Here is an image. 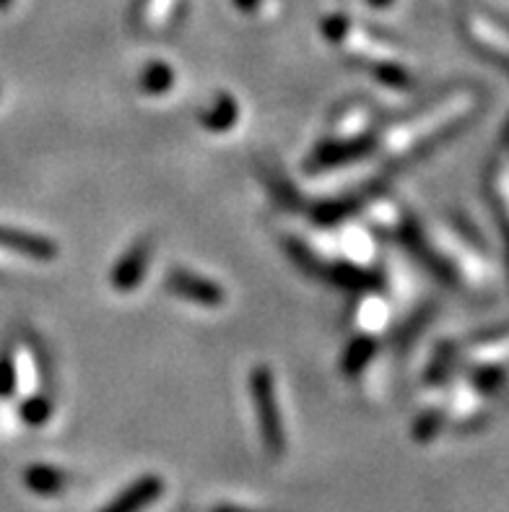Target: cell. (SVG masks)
<instances>
[{
	"mask_svg": "<svg viewBox=\"0 0 509 512\" xmlns=\"http://www.w3.org/2000/svg\"><path fill=\"white\" fill-rule=\"evenodd\" d=\"M374 115L369 107L364 104H351L341 115L336 117L333 130H330V138L333 141H364L369 130H372Z\"/></svg>",
	"mask_w": 509,
	"mask_h": 512,
	"instance_id": "9c48e42d",
	"label": "cell"
},
{
	"mask_svg": "<svg viewBox=\"0 0 509 512\" xmlns=\"http://www.w3.org/2000/svg\"><path fill=\"white\" fill-rule=\"evenodd\" d=\"M369 146L364 141H333L330 138L325 146L315 149L310 156V169L312 172H325V169H338L343 164H351L356 159L367 154Z\"/></svg>",
	"mask_w": 509,
	"mask_h": 512,
	"instance_id": "ba28073f",
	"label": "cell"
},
{
	"mask_svg": "<svg viewBox=\"0 0 509 512\" xmlns=\"http://www.w3.org/2000/svg\"><path fill=\"white\" fill-rule=\"evenodd\" d=\"M200 125L211 133H226L232 130L239 120V104L237 99L229 97V94H219L208 104V110L200 112Z\"/></svg>",
	"mask_w": 509,
	"mask_h": 512,
	"instance_id": "8fae6325",
	"label": "cell"
},
{
	"mask_svg": "<svg viewBox=\"0 0 509 512\" xmlns=\"http://www.w3.org/2000/svg\"><path fill=\"white\" fill-rule=\"evenodd\" d=\"M465 110H468V99L465 97L447 99L445 104H437L434 110L411 117L406 123L385 130L380 138L382 151H385L387 156H406L408 151H413L424 141H429V138H434L437 133H442L450 123H455Z\"/></svg>",
	"mask_w": 509,
	"mask_h": 512,
	"instance_id": "6da1fadb",
	"label": "cell"
},
{
	"mask_svg": "<svg viewBox=\"0 0 509 512\" xmlns=\"http://www.w3.org/2000/svg\"><path fill=\"white\" fill-rule=\"evenodd\" d=\"M374 357V338L369 333H361L359 338H354L351 344L346 346V354H343V372L346 375H359Z\"/></svg>",
	"mask_w": 509,
	"mask_h": 512,
	"instance_id": "2e32d148",
	"label": "cell"
},
{
	"mask_svg": "<svg viewBox=\"0 0 509 512\" xmlns=\"http://www.w3.org/2000/svg\"><path fill=\"white\" fill-rule=\"evenodd\" d=\"M0 247L8 250V253L24 255L29 260H52L58 255V247L52 245L47 237H39V234H29L24 229L11 227H0Z\"/></svg>",
	"mask_w": 509,
	"mask_h": 512,
	"instance_id": "8992f818",
	"label": "cell"
},
{
	"mask_svg": "<svg viewBox=\"0 0 509 512\" xmlns=\"http://www.w3.org/2000/svg\"><path fill=\"white\" fill-rule=\"evenodd\" d=\"M374 78L380 81V84L390 86V89H408L411 84V76L403 65H398L395 60H385V63H374L372 65Z\"/></svg>",
	"mask_w": 509,
	"mask_h": 512,
	"instance_id": "7402d4cb",
	"label": "cell"
},
{
	"mask_svg": "<svg viewBox=\"0 0 509 512\" xmlns=\"http://www.w3.org/2000/svg\"><path fill=\"white\" fill-rule=\"evenodd\" d=\"M439 427H442V416L434 414L432 411V414H424L419 422H416V427H413V435H416V440L419 442H429L434 435H437Z\"/></svg>",
	"mask_w": 509,
	"mask_h": 512,
	"instance_id": "cb8c5ba5",
	"label": "cell"
},
{
	"mask_svg": "<svg viewBox=\"0 0 509 512\" xmlns=\"http://www.w3.org/2000/svg\"><path fill=\"white\" fill-rule=\"evenodd\" d=\"M341 47L348 52V55H354V58L364 60V63L369 65L385 63V60H395V50L390 47V42L374 37L372 32L356 29L354 24H351V29L346 32V37L341 39Z\"/></svg>",
	"mask_w": 509,
	"mask_h": 512,
	"instance_id": "52a82bcc",
	"label": "cell"
},
{
	"mask_svg": "<svg viewBox=\"0 0 509 512\" xmlns=\"http://www.w3.org/2000/svg\"><path fill=\"white\" fill-rule=\"evenodd\" d=\"M24 487L29 492L39 494V497H55V494H63L68 487V476L55 466H47V463H34L24 471Z\"/></svg>",
	"mask_w": 509,
	"mask_h": 512,
	"instance_id": "30bf717a",
	"label": "cell"
},
{
	"mask_svg": "<svg viewBox=\"0 0 509 512\" xmlns=\"http://www.w3.org/2000/svg\"><path fill=\"white\" fill-rule=\"evenodd\" d=\"M369 3H372V6H380V8L390 6V0H369Z\"/></svg>",
	"mask_w": 509,
	"mask_h": 512,
	"instance_id": "4316f807",
	"label": "cell"
},
{
	"mask_svg": "<svg viewBox=\"0 0 509 512\" xmlns=\"http://www.w3.org/2000/svg\"><path fill=\"white\" fill-rule=\"evenodd\" d=\"M234 6H237L239 11L255 13L260 6H263V0H234Z\"/></svg>",
	"mask_w": 509,
	"mask_h": 512,
	"instance_id": "484cf974",
	"label": "cell"
},
{
	"mask_svg": "<svg viewBox=\"0 0 509 512\" xmlns=\"http://www.w3.org/2000/svg\"><path fill=\"white\" fill-rule=\"evenodd\" d=\"M13 6V0H0V11H8Z\"/></svg>",
	"mask_w": 509,
	"mask_h": 512,
	"instance_id": "83f0119b",
	"label": "cell"
},
{
	"mask_svg": "<svg viewBox=\"0 0 509 512\" xmlns=\"http://www.w3.org/2000/svg\"><path fill=\"white\" fill-rule=\"evenodd\" d=\"M167 289L174 297L185 299V302H193L198 307H219L224 305V289H221L216 281L206 279V276H198L193 271H185V268H174L167 276Z\"/></svg>",
	"mask_w": 509,
	"mask_h": 512,
	"instance_id": "3957f363",
	"label": "cell"
},
{
	"mask_svg": "<svg viewBox=\"0 0 509 512\" xmlns=\"http://www.w3.org/2000/svg\"><path fill=\"white\" fill-rule=\"evenodd\" d=\"M348 29H351V19H346V16H341V13L328 16V19L323 21V34L333 42V45H341V39L346 37Z\"/></svg>",
	"mask_w": 509,
	"mask_h": 512,
	"instance_id": "603a6c76",
	"label": "cell"
},
{
	"mask_svg": "<svg viewBox=\"0 0 509 512\" xmlns=\"http://www.w3.org/2000/svg\"><path fill=\"white\" fill-rule=\"evenodd\" d=\"M250 393L265 450L273 458H281L286 453V429L284 422H281V411H278L276 401V385H273V375L268 367H255L252 370Z\"/></svg>",
	"mask_w": 509,
	"mask_h": 512,
	"instance_id": "7a4b0ae2",
	"label": "cell"
},
{
	"mask_svg": "<svg viewBox=\"0 0 509 512\" xmlns=\"http://www.w3.org/2000/svg\"><path fill=\"white\" fill-rule=\"evenodd\" d=\"M341 250L346 255L348 263H354V266H367L374 260V242L369 237V232L359 227H346L341 234Z\"/></svg>",
	"mask_w": 509,
	"mask_h": 512,
	"instance_id": "7c38bea8",
	"label": "cell"
},
{
	"mask_svg": "<svg viewBox=\"0 0 509 512\" xmlns=\"http://www.w3.org/2000/svg\"><path fill=\"white\" fill-rule=\"evenodd\" d=\"M367 219L372 221V227L382 229V232H395V229L403 227V216H400V211L393 203L385 201V198L369 203Z\"/></svg>",
	"mask_w": 509,
	"mask_h": 512,
	"instance_id": "d6986e66",
	"label": "cell"
},
{
	"mask_svg": "<svg viewBox=\"0 0 509 512\" xmlns=\"http://www.w3.org/2000/svg\"><path fill=\"white\" fill-rule=\"evenodd\" d=\"M354 208H356L354 198H338V201L320 203L312 216H315L317 224H323V227H333V224H338V221L346 219V216L351 214Z\"/></svg>",
	"mask_w": 509,
	"mask_h": 512,
	"instance_id": "44dd1931",
	"label": "cell"
},
{
	"mask_svg": "<svg viewBox=\"0 0 509 512\" xmlns=\"http://www.w3.org/2000/svg\"><path fill=\"white\" fill-rule=\"evenodd\" d=\"M13 372H16V390H26V393H32L34 388L39 385V367H37V357L32 354V349H26V346H19V351L13 354Z\"/></svg>",
	"mask_w": 509,
	"mask_h": 512,
	"instance_id": "ac0fdd59",
	"label": "cell"
},
{
	"mask_svg": "<svg viewBox=\"0 0 509 512\" xmlns=\"http://www.w3.org/2000/svg\"><path fill=\"white\" fill-rule=\"evenodd\" d=\"M164 494L162 476H143L133 481L125 492H120L110 505H104L99 512H146Z\"/></svg>",
	"mask_w": 509,
	"mask_h": 512,
	"instance_id": "5b68a950",
	"label": "cell"
},
{
	"mask_svg": "<svg viewBox=\"0 0 509 512\" xmlns=\"http://www.w3.org/2000/svg\"><path fill=\"white\" fill-rule=\"evenodd\" d=\"M174 86V71L162 60H154L143 68L141 73V89L151 97H162Z\"/></svg>",
	"mask_w": 509,
	"mask_h": 512,
	"instance_id": "e0dca14e",
	"label": "cell"
},
{
	"mask_svg": "<svg viewBox=\"0 0 509 512\" xmlns=\"http://www.w3.org/2000/svg\"><path fill=\"white\" fill-rule=\"evenodd\" d=\"M52 416V403L47 396H39V393H29L26 401L21 403V419L29 427H45Z\"/></svg>",
	"mask_w": 509,
	"mask_h": 512,
	"instance_id": "ffe728a7",
	"label": "cell"
},
{
	"mask_svg": "<svg viewBox=\"0 0 509 512\" xmlns=\"http://www.w3.org/2000/svg\"><path fill=\"white\" fill-rule=\"evenodd\" d=\"M151 260V245L146 240L136 242V245L130 247L128 253L123 258L117 260L115 268H112L110 284L112 289H117L120 294L133 292L143 279H146V268H149Z\"/></svg>",
	"mask_w": 509,
	"mask_h": 512,
	"instance_id": "277c9868",
	"label": "cell"
},
{
	"mask_svg": "<svg viewBox=\"0 0 509 512\" xmlns=\"http://www.w3.org/2000/svg\"><path fill=\"white\" fill-rule=\"evenodd\" d=\"M328 276L336 281L338 286H343V289H354V292H367V289H372V286L380 284V279H377V276H372V273L364 271L361 266H354V263L330 268Z\"/></svg>",
	"mask_w": 509,
	"mask_h": 512,
	"instance_id": "9a60e30c",
	"label": "cell"
},
{
	"mask_svg": "<svg viewBox=\"0 0 509 512\" xmlns=\"http://www.w3.org/2000/svg\"><path fill=\"white\" fill-rule=\"evenodd\" d=\"M16 393V372H13V359L0 357V398H8Z\"/></svg>",
	"mask_w": 509,
	"mask_h": 512,
	"instance_id": "d4e9b609",
	"label": "cell"
},
{
	"mask_svg": "<svg viewBox=\"0 0 509 512\" xmlns=\"http://www.w3.org/2000/svg\"><path fill=\"white\" fill-rule=\"evenodd\" d=\"M177 11V0H143L141 13H138V24L146 32H162L172 21Z\"/></svg>",
	"mask_w": 509,
	"mask_h": 512,
	"instance_id": "4fadbf2b",
	"label": "cell"
},
{
	"mask_svg": "<svg viewBox=\"0 0 509 512\" xmlns=\"http://www.w3.org/2000/svg\"><path fill=\"white\" fill-rule=\"evenodd\" d=\"M387 318H390V310H387V302L377 294H369L364 297V302L359 305V315H356V323L361 325V331L374 336L380 333L387 325Z\"/></svg>",
	"mask_w": 509,
	"mask_h": 512,
	"instance_id": "5bb4252c",
	"label": "cell"
}]
</instances>
